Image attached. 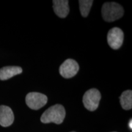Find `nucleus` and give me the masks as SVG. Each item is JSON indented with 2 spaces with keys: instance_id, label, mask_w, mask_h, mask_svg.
<instances>
[{
  "instance_id": "1",
  "label": "nucleus",
  "mask_w": 132,
  "mask_h": 132,
  "mask_svg": "<svg viewBox=\"0 0 132 132\" xmlns=\"http://www.w3.org/2000/svg\"><path fill=\"white\" fill-rule=\"evenodd\" d=\"M65 116L64 107L61 105L56 104L48 108L42 114L40 121L44 123H54L61 124L62 123Z\"/></svg>"
},
{
  "instance_id": "2",
  "label": "nucleus",
  "mask_w": 132,
  "mask_h": 132,
  "mask_svg": "<svg viewBox=\"0 0 132 132\" xmlns=\"http://www.w3.org/2000/svg\"><path fill=\"white\" fill-rule=\"evenodd\" d=\"M123 7L118 3L107 2L104 3L102 8V15L107 22H113L120 19L123 15Z\"/></svg>"
},
{
  "instance_id": "3",
  "label": "nucleus",
  "mask_w": 132,
  "mask_h": 132,
  "mask_svg": "<svg viewBox=\"0 0 132 132\" xmlns=\"http://www.w3.org/2000/svg\"><path fill=\"white\" fill-rule=\"evenodd\" d=\"M101 99L100 92L97 89H90L87 90L82 97L84 106L87 110L94 111L98 108Z\"/></svg>"
},
{
  "instance_id": "4",
  "label": "nucleus",
  "mask_w": 132,
  "mask_h": 132,
  "mask_svg": "<svg viewBox=\"0 0 132 132\" xmlns=\"http://www.w3.org/2000/svg\"><path fill=\"white\" fill-rule=\"evenodd\" d=\"M26 105L29 108L38 110L47 104L48 98L47 95L36 92H29L26 96Z\"/></svg>"
},
{
  "instance_id": "5",
  "label": "nucleus",
  "mask_w": 132,
  "mask_h": 132,
  "mask_svg": "<svg viewBox=\"0 0 132 132\" xmlns=\"http://www.w3.org/2000/svg\"><path fill=\"white\" fill-rule=\"evenodd\" d=\"M123 32L121 29L114 27L108 31L107 41L110 47L114 50H118L121 47L123 42Z\"/></svg>"
},
{
  "instance_id": "6",
  "label": "nucleus",
  "mask_w": 132,
  "mask_h": 132,
  "mask_svg": "<svg viewBox=\"0 0 132 132\" xmlns=\"http://www.w3.org/2000/svg\"><path fill=\"white\" fill-rule=\"evenodd\" d=\"M79 70V65L72 59H66L59 67V73L65 78H70L76 75Z\"/></svg>"
},
{
  "instance_id": "7",
  "label": "nucleus",
  "mask_w": 132,
  "mask_h": 132,
  "mask_svg": "<svg viewBox=\"0 0 132 132\" xmlns=\"http://www.w3.org/2000/svg\"><path fill=\"white\" fill-rule=\"evenodd\" d=\"M14 120V116L10 107L5 105L0 106V125L7 127L12 124Z\"/></svg>"
},
{
  "instance_id": "8",
  "label": "nucleus",
  "mask_w": 132,
  "mask_h": 132,
  "mask_svg": "<svg viewBox=\"0 0 132 132\" xmlns=\"http://www.w3.org/2000/svg\"><path fill=\"white\" fill-rule=\"evenodd\" d=\"M53 7L54 12L59 18H65L68 15L69 11V1L67 0H53Z\"/></svg>"
},
{
  "instance_id": "9",
  "label": "nucleus",
  "mask_w": 132,
  "mask_h": 132,
  "mask_svg": "<svg viewBox=\"0 0 132 132\" xmlns=\"http://www.w3.org/2000/svg\"><path fill=\"white\" fill-rule=\"evenodd\" d=\"M22 69L18 66H6L0 69V80H6L22 73Z\"/></svg>"
},
{
  "instance_id": "10",
  "label": "nucleus",
  "mask_w": 132,
  "mask_h": 132,
  "mask_svg": "<svg viewBox=\"0 0 132 132\" xmlns=\"http://www.w3.org/2000/svg\"><path fill=\"white\" fill-rule=\"evenodd\" d=\"M120 103L123 110H129L132 108V91L127 90L120 97Z\"/></svg>"
},
{
  "instance_id": "11",
  "label": "nucleus",
  "mask_w": 132,
  "mask_h": 132,
  "mask_svg": "<svg viewBox=\"0 0 132 132\" xmlns=\"http://www.w3.org/2000/svg\"><path fill=\"white\" fill-rule=\"evenodd\" d=\"M78 2L81 14L83 17H87L94 1L92 0H80Z\"/></svg>"
},
{
  "instance_id": "12",
  "label": "nucleus",
  "mask_w": 132,
  "mask_h": 132,
  "mask_svg": "<svg viewBox=\"0 0 132 132\" xmlns=\"http://www.w3.org/2000/svg\"><path fill=\"white\" fill-rule=\"evenodd\" d=\"M129 127L130 128V129H132V120L131 119H130V122H129Z\"/></svg>"
},
{
  "instance_id": "13",
  "label": "nucleus",
  "mask_w": 132,
  "mask_h": 132,
  "mask_svg": "<svg viewBox=\"0 0 132 132\" xmlns=\"http://www.w3.org/2000/svg\"><path fill=\"white\" fill-rule=\"evenodd\" d=\"M71 132H75V131H71Z\"/></svg>"
}]
</instances>
